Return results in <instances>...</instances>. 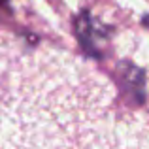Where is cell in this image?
<instances>
[{"mask_svg":"<svg viewBox=\"0 0 149 149\" xmlns=\"http://www.w3.org/2000/svg\"><path fill=\"white\" fill-rule=\"evenodd\" d=\"M8 47L0 45V93H2L4 81H6V74H8V66H10V61H8Z\"/></svg>","mask_w":149,"mask_h":149,"instance_id":"obj_1","label":"cell"}]
</instances>
